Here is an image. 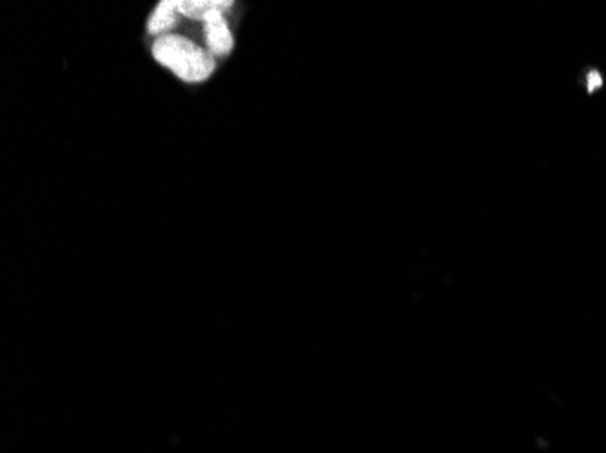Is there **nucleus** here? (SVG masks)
I'll return each instance as SVG.
<instances>
[{
	"mask_svg": "<svg viewBox=\"0 0 606 453\" xmlns=\"http://www.w3.org/2000/svg\"><path fill=\"white\" fill-rule=\"evenodd\" d=\"M153 58L187 83L205 82L217 69L214 56L182 35H162L151 46Z\"/></svg>",
	"mask_w": 606,
	"mask_h": 453,
	"instance_id": "f257e3e1",
	"label": "nucleus"
},
{
	"mask_svg": "<svg viewBox=\"0 0 606 453\" xmlns=\"http://www.w3.org/2000/svg\"><path fill=\"white\" fill-rule=\"evenodd\" d=\"M178 15L177 0H162L147 20V31L157 36L169 35L171 28L177 26Z\"/></svg>",
	"mask_w": 606,
	"mask_h": 453,
	"instance_id": "7ed1b4c3",
	"label": "nucleus"
},
{
	"mask_svg": "<svg viewBox=\"0 0 606 453\" xmlns=\"http://www.w3.org/2000/svg\"><path fill=\"white\" fill-rule=\"evenodd\" d=\"M231 6L232 2H227V0H177L178 13L194 20H202L209 11H214V9L227 11Z\"/></svg>",
	"mask_w": 606,
	"mask_h": 453,
	"instance_id": "20e7f679",
	"label": "nucleus"
},
{
	"mask_svg": "<svg viewBox=\"0 0 606 453\" xmlns=\"http://www.w3.org/2000/svg\"><path fill=\"white\" fill-rule=\"evenodd\" d=\"M202 24H204L205 42H207L209 53L213 56L229 55L232 51V46H234V39H232V33L229 29L224 11H220V9L209 11L202 19Z\"/></svg>",
	"mask_w": 606,
	"mask_h": 453,
	"instance_id": "f03ea898",
	"label": "nucleus"
}]
</instances>
